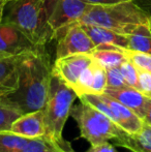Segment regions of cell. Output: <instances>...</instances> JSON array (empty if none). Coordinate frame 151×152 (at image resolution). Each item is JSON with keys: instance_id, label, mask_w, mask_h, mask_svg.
<instances>
[{"instance_id": "6", "label": "cell", "mask_w": 151, "mask_h": 152, "mask_svg": "<svg viewBox=\"0 0 151 152\" xmlns=\"http://www.w3.org/2000/svg\"><path fill=\"white\" fill-rule=\"evenodd\" d=\"M57 37L56 58L74 54H92L96 51V46L79 22L69 25Z\"/></svg>"}, {"instance_id": "21", "label": "cell", "mask_w": 151, "mask_h": 152, "mask_svg": "<svg viewBox=\"0 0 151 152\" xmlns=\"http://www.w3.org/2000/svg\"><path fill=\"white\" fill-rule=\"evenodd\" d=\"M93 78H94V60L88 67L83 70L81 76L79 77L76 86L74 87V91L77 93L78 97L84 94H90Z\"/></svg>"}, {"instance_id": "22", "label": "cell", "mask_w": 151, "mask_h": 152, "mask_svg": "<svg viewBox=\"0 0 151 152\" xmlns=\"http://www.w3.org/2000/svg\"><path fill=\"white\" fill-rule=\"evenodd\" d=\"M122 52L125 58L131 61L138 69L151 72V54L137 52L129 49H122Z\"/></svg>"}, {"instance_id": "30", "label": "cell", "mask_w": 151, "mask_h": 152, "mask_svg": "<svg viewBox=\"0 0 151 152\" xmlns=\"http://www.w3.org/2000/svg\"><path fill=\"white\" fill-rule=\"evenodd\" d=\"M6 1H7V0H0V22L2 21V15H3L4 5H5Z\"/></svg>"}, {"instance_id": "25", "label": "cell", "mask_w": 151, "mask_h": 152, "mask_svg": "<svg viewBox=\"0 0 151 152\" xmlns=\"http://www.w3.org/2000/svg\"><path fill=\"white\" fill-rule=\"evenodd\" d=\"M138 88L139 90L148 99H151V72H145V70L138 69Z\"/></svg>"}, {"instance_id": "9", "label": "cell", "mask_w": 151, "mask_h": 152, "mask_svg": "<svg viewBox=\"0 0 151 152\" xmlns=\"http://www.w3.org/2000/svg\"><path fill=\"white\" fill-rule=\"evenodd\" d=\"M94 60L91 54H74L56 58L52 66V72L74 89L83 70Z\"/></svg>"}, {"instance_id": "18", "label": "cell", "mask_w": 151, "mask_h": 152, "mask_svg": "<svg viewBox=\"0 0 151 152\" xmlns=\"http://www.w3.org/2000/svg\"><path fill=\"white\" fill-rule=\"evenodd\" d=\"M92 57L106 69L112 67H119L125 60L122 49H101L93 52Z\"/></svg>"}, {"instance_id": "17", "label": "cell", "mask_w": 151, "mask_h": 152, "mask_svg": "<svg viewBox=\"0 0 151 152\" xmlns=\"http://www.w3.org/2000/svg\"><path fill=\"white\" fill-rule=\"evenodd\" d=\"M21 115L23 113L8 94H0V132L9 130L12 122Z\"/></svg>"}, {"instance_id": "16", "label": "cell", "mask_w": 151, "mask_h": 152, "mask_svg": "<svg viewBox=\"0 0 151 152\" xmlns=\"http://www.w3.org/2000/svg\"><path fill=\"white\" fill-rule=\"evenodd\" d=\"M127 37L129 50L151 54V22L138 25Z\"/></svg>"}, {"instance_id": "19", "label": "cell", "mask_w": 151, "mask_h": 152, "mask_svg": "<svg viewBox=\"0 0 151 152\" xmlns=\"http://www.w3.org/2000/svg\"><path fill=\"white\" fill-rule=\"evenodd\" d=\"M19 152H64L58 142L47 136L29 139Z\"/></svg>"}, {"instance_id": "27", "label": "cell", "mask_w": 151, "mask_h": 152, "mask_svg": "<svg viewBox=\"0 0 151 152\" xmlns=\"http://www.w3.org/2000/svg\"><path fill=\"white\" fill-rule=\"evenodd\" d=\"M83 1L91 4V5H114V4L135 1V0H83Z\"/></svg>"}, {"instance_id": "4", "label": "cell", "mask_w": 151, "mask_h": 152, "mask_svg": "<svg viewBox=\"0 0 151 152\" xmlns=\"http://www.w3.org/2000/svg\"><path fill=\"white\" fill-rule=\"evenodd\" d=\"M77 97L74 89L52 72L48 99L44 108L47 137L55 141L62 138L63 128Z\"/></svg>"}, {"instance_id": "29", "label": "cell", "mask_w": 151, "mask_h": 152, "mask_svg": "<svg viewBox=\"0 0 151 152\" xmlns=\"http://www.w3.org/2000/svg\"><path fill=\"white\" fill-rule=\"evenodd\" d=\"M143 122L151 125V99H148V102H147L145 115H144V117H143Z\"/></svg>"}, {"instance_id": "12", "label": "cell", "mask_w": 151, "mask_h": 152, "mask_svg": "<svg viewBox=\"0 0 151 152\" xmlns=\"http://www.w3.org/2000/svg\"><path fill=\"white\" fill-rule=\"evenodd\" d=\"M81 24V23H80ZM89 37L96 46V50L101 49H128V37L124 34L117 33L110 29L94 25L81 24Z\"/></svg>"}, {"instance_id": "13", "label": "cell", "mask_w": 151, "mask_h": 152, "mask_svg": "<svg viewBox=\"0 0 151 152\" xmlns=\"http://www.w3.org/2000/svg\"><path fill=\"white\" fill-rule=\"evenodd\" d=\"M104 93L116 99L123 106L131 109L133 113H136L143 120L148 98H146L139 90L133 88V87L126 86L123 88L117 89L107 88Z\"/></svg>"}, {"instance_id": "1", "label": "cell", "mask_w": 151, "mask_h": 152, "mask_svg": "<svg viewBox=\"0 0 151 152\" xmlns=\"http://www.w3.org/2000/svg\"><path fill=\"white\" fill-rule=\"evenodd\" d=\"M51 77L50 57L44 46L23 54L18 63V86L8 96L23 114L42 110L48 99Z\"/></svg>"}, {"instance_id": "20", "label": "cell", "mask_w": 151, "mask_h": 152, "mask_svg": "<svg viewBox=\"0 0 151 152\" xmlns=\"http://www.w3.org/2000/svg\"><path fill=\"white\" fill-rule=\"evenodd\" d=\"M29 139L10 132H0V152H19Z\"/></svg>"}, {"instance_id": "28", "label": "cell", "mask_w": 151, "mask_h": 152, "mask_svg": "<svg viewBox=\"0 0 151 152\" xmlns=\"http://www.w3.org/2000/svg\"><path fill=\"white\" fill-rule=\"evenodd\" d=\"M58 144H59V146L61 147V148L64 150V152H77L75 149L71 147V142H69V141H66V140H64L63 138H61V139H59L58 141Z\"/></svg>"}, {"instance_id": "15", "label": "cell", "mask_w": 151, "mask_h": 152, "mask_svg": "<svg viewBox=\"0 0 151 152\" xmlns=\"http://www.w3.org/2000/svg\"><path fill=\"white\" fill-rule=\"evenodd\" d=\"M114 143L131 152H151V125L143 122L141 129L137 134L125 132L120 139L115 140Z\"/></svg>"}, {"instance_id": "24", "label": "cell", "mask_w": 151, "mask_h": 152, "mask_svg": "<svg viewBox=\"0 0 151 152\" xmlns=\"http://www.w3.org/2000/svg\"><path fill=\"white\" fill-rule=\"evenodd\" d=\"M106 75H107V88L117 89L127 86L119 67L108 68L106 69Z\"/></svg>"}, {"instance_id": "3", "label": "cell", "mask_w": 151, "mask_h": 152, "mask_svg": "<svg viewBox=\"0 0 151 152\" xmlns=\"http://www.w3.org/2000/svg\"><path fill=\"white\" fill-rule=\"evenodd\" d=\"M151 22V17L135 1L114 5H93L79 23L104 27L128 35L138 25Z\"/></svg>"}, {"instance_id": "11", "label": "cell", "mask_w": 151, "mask_h": 152, "mask_svg": "<svg viewBox=\"0 0 151 152\" xmlns=\"http://www.w3.org/2000/svg\"><path fill=\"white\" fill-rule=\"evenodd\" d=\"M9 132L28 139L46 136L44 109L21 115L12 122Z\"/></svg>"}, {"instance_id": "26", "label": "cell", "mask_w": 151, "mask_h": 152, "mask_svg": "<svg viewBox=\"0 0 151 152\" xmlns=\"http://www.w3.org/2000/svg\"><path fill=\"white\" fill-rule=\"evenodd\" d=\"M85 152H119L115 148L114 145H112L111 143H109V141L107 142L99 143V144L91 145L90 148Z\"/></svg>"}, {"instance_id": "2", "label": "cell", "mask_w": 151, "mask_h": 152, "mask_svg": "<svg viewBox=\"0 0 151 152\" xmlns=\"http://www.w3.org/2000/svg\"><path fill=\"white\" fill-rule=\"evenodd\" d=\"M49 18L50 14L44 0H7L2 22L17 27L33 44L44 46L54 38Z\"/></svg>"}, {"instance_id": "7", "label": "cell", "mask_w": 151, "mask_h": 152, "mask_svg": "<svg viewBox=\"0 0 151 152\" xmlns=\"http://www.w3.org/2000/svg\"><path fill=\"white\" fill-rule=\"evenodd\" d=\"M92 6L83 0H57L49 18V25L54 33V38L69 25L79 22Z\"/></svg>"}, {"instance_id": "5", "label": "cell", "mask_w": 151, "mask_h": 152, "mask_svg": "<svg viewBox=\"0 0 151 152\" xmlns=\"http://www.w3.org/2000/svg\"><path fill=\"white\" fill-rule=\"evenodd\" d=\"M71 116L77 122L81 138L86 140L90 145L110 140L115 141L126 132L109 117L82 100L71 108Z\"/></svg>"}, {"instance_id": "23", "label": "cell", "mask_w": 151, "mask_h": 152, "mask_svg": "<svg viewBox=\"0 0 151 152\" xmlns=\"http://www.w3.org/2000/svg\"><path fill=\"white\" fill-rule=\"evenodd\" d=\"M120 72L126 82L127 86L133 87V88H138V81H139V76H138V68L133 65L129 60L125 58V60L120 64L119 66Z\"/></svg>"}, {"instance_id": "14", "label": "cell", "mask_w": 151, "mask_h": 152, "mask_svg": "<svg viewBox=\"0 0 151 152\" xmlns=\"http://www.w3.org/2000/svg\"><path fill=\"white\" fill-rule=\"evenodd\" d=\"M21 56L0 54V94H9L17 89L18 63Z\"/></svg>"}, {"instance_id": "10", "label": "cell", "mask_w": 151, "mask_h": 152, "mask_svg": "<svg viewBox=\"0 0 151 152\" xmlns=\"http://www.w3.org/2000/svg\"><path fill=\"white\" fill-rule=\"evenodd\" d=\"M101 99L107 104L111 111L112 121L116 123L127 134H137L143 125V120L133 113L131 109L123 106L116 99L108 96L107 94H99Z\"/></svg>"}, {"instance_id": "31", "label": "cell", "mask_w": 151, "mask_h": 152, "mask_svg": "<svg viewBox=\"0 0 151 152\" xmlns=\"http://www.w3.org/2000/svg\"><path fill=\"white\" fill-rule=\"evenodd\" d=\"M139 2L145 6H151V0H139Z\"/></svg>"}, {"instance_id": "8", "label": "cell", "mask_w": 151, "mask_h": 152, "mask_svg": "<svg viewBox=\"0 0 151 152\" xmlns=\"http://www.w3.org/2000/svg\"><path fill=\"white\" fill-rule=\"evenodd\" d=\"M42 46L35 45L17 27L5 22H0V54L21 56L37 50Z\"/></svg>"}]
</instances>
